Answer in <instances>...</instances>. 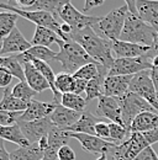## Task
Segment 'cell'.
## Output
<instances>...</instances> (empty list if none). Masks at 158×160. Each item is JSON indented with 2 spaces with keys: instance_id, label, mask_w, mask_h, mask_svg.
<instances>
[{
  "instance_id": "1",
  "label": "cell",
  "mask_w": 158,
  "mask_h": 160,
  "mask_svg": "<svg viewBox=\"0 0 158 160\" xmlns=\"http://www.w3.org/2000/svg\"><path fill=\"white\" fill-rule=\"evenodd\" d=\"M69 37L71 40L79 43L97 63L106 68L108 70H110L115 60V58L113 57L114 52H113L111 41L101 37L99 33H97L94 27H87L78 31H72Z\"/></svg>"
},
{
  "instance_id": "2",
  "label": "cell",
  "mask_w": 158,
  "mask_h": 160,
  "mask_svg": "<svg viewBox=\"0 0 158 160\" xmlns=\"http://www.w3.org/2000/svg\"><path fill=\"white\" fill-rule=\"evenodd\" d=\"M157 32L158 30L156 27L141 20L137 15H132L131 12H129L120 40L152 47Z\"/></svg>"
},
{
  "instance_id": "3",
  "label": "cell",
  "mask_w": 158,
  "mask_h": 160,
  "mask_svg": "<svg viewBox=\"0 0 158 160\" xmlns=\"http://www.w3.org/2000/svg\"><path fill=\"white\" fill-rule=\"evenodd\" d=\"M56 62L61 63L64 73L69 74H74L87 64L97 63L79 43L73 40L64 42V44L61 47V51L57 53Z\"/></svg>"
},
{
  "instance_id": "4",
  "label": "cell",
  "mask_w": 158,
  "mask_h": 160,
  "mask_svg": "<svg viewBox=\"0 0 158 160\" xmlns=\"http://www.w3.org/2000/svg\"><path fill=\"white\" fill-rule=\"evenodd\" d=\"M129 9L126 5L110 11L105 16L100 18V21L94 26V30H98L99 35L106 40L115 42L121 37L126 18L129 15ZM97 32V33H98Z\"/></svg>"
},
{
  "instance_id": "5",
  "label": "cell",
  "mask_w": 158,
  "mask_h": 160,
  "mask_svg": "<svg viewBox=\"0 0 158 160\" xmlns=\"http://www.w3.org/2000/svg\"><path fill=\"white\" fill-rule=\"evenodd\" d=\"M0 9H5L6 11H11L18 14L20 18H24L26 20H29L30 22H34L36 26H41V27H47L52 31H55L59 37L64 42L71 41V38L68 36H66L62 32V23H59L58 19L47 11H40V10H21L19 8L11 6L6 2H0Z\"/></svg>"
},
{
  "instance_id": "6",
  "label": "cell",
  "mask_w": 158,
  "mask_h": 160,
  "mask_svg": "<svg viewBox=\"0 0 158 160\" xmlns=\"http://www.w3.org/2000/svg\"><path fill=\"white\" fill-rule=\"evenodd\" d=\"M148 147H152L145 133H130L122 143L111 150L114 160H135Z\"/></svg>"
},
{
  "instance_id": "7",
  "label": "cell",
  "mask_w": 158,
  "mask_h": 160,
  "mask_svg": "<svg viewBox=\"0 0 158 160\" xmlns=\"http://www.w3.org/2000/svg\"><path fill=\"white\" fill-rule=\"evenodd\" d=\"M121 111H122V120L124 124L126 127V129H130V126L132 123V121L137 117L140 113L145 112V111H152V112H157L151 103H148L143 98L138 96L137 94L129 91L126 95H124L122 98L118 99ZM158 113V112H157Z\"/></svg>"
},
{
  "instance_id": "8",
  "label": "cell",
  "mask_w": 158,
  "mask_h": 160,
  "mask_svg": "<svg viewBox=\"0 0 158 160\" xmlns=\"http://www.w3.org/2000/svg\"><path fill=\"white\" fill-rule=\"evenodd\" d=\"M58 19L63 21V23L69 25L73 31L83 30L87 27H94L100 21L99 16L85 15L84 12L77 10L71 2L59 6Z\"/></svg>"
},
{
  "instance_id": "9",
  "label": "cell",
  "mask_w": 158,
  "mask_h": 160,
  "mask_svg": "<svg viewBox=\"0 0 158 160\" xmlns=\"http://www.w3.org/2000/svg\"><path fill=\"white\" fill-rule=\"evenodd\" d=\"M152 69V59L147 56L135 58H115L109 75H136L141 72Z\"/></svg>"
},
{
  "instance_id": "10",
  "label": "cell",
  "mask_w": 158,
  "mask_h": 160,
  "mask_svg": "<svg viewBox=\"0 0 158 160\" xmlns=\"http://www.w3.org/2000/svg\"><path fill=\"white\" fill-rule=\"evenodd\" d=\"M130 91L143 98L158 112L157 89L151 79L150 70H145V72H141L136 75H134V78L130 82Z\"/></svg>"
},
{
  "instance_id": "11",
  "label": "cell",
  "mask_w": 158,
  "mask_h": 160,
  "mask_svg": "<svg viewBox=\"0 0 158 160\" xmlns=\"http://www.w3.org/2000/svg\"><path fill=\"white\" fill-rule=\"evenodd\" d=\"M67 132V131H66ZM69 138H74L80 143L82 148L89 153L93 154H108L111 153L113 148H115L118 144L113 143V142H108L101 138H99L97 136H90V134H83V133H72V132H67Z\"/></svg>"
},
{
  "instance_id": "12",
  "label": "cell",
  "mask_w": 158,
  "mask_h": 160,
  "mask_svg": "<svg viewBox=\"0 0 158 160\" xmlns=\"http://www.w3.org/2000/svg\"><path fill=\"white\" fill-rule=\"evenodd\" d=\"M18 123H19L22 133L25 134V137L27 138V140L31 144L39 143L40 139L48 136L50 131L53 127V123H52L50 117H46V118L37 121H31V122L18 121Z\"/></svg>"
},
{
  "instance_id": "13",
  "label": "cell",
  "mask_w": 158,
  "mask_h": 160,
  "mask_svg": "<svg viewBox=\"0 0 158 160\" xmlns=\"http://www.w3.org/2000/svg\"><path fill=\"white\" fill-rule=\"evenodd\" d=\"M97 115L109 120L113 123H118V124H121L125 127L124 120H122V111H121L118 99H115V98H109V96L101 95L98 99Z\"/></svg>"
},
{
  "instance_id": "14",
  "label": "cell",
  "mask_w": 158,
  "mask_h": 160,
  "mask_svg": "<svg viewBox=\"0 0 158 160\" xmlns=\"http://www.w3.org/2000/svg\"><path fill=\"white\" fill-rule=\"evenodd\" d=\"M134 75H108L104 80V95L109 98H122L130 91Z\"/></svg>"
},
{
  "instance_id": "15",
  "label": "cell",
  "mask_w": 158,
  "mask_h": 160,
  "mask_svg": "<svg viewBox=\"0 0 158 160\" xmlns=\"http://www.w3.org/2000/svg\"><path fill=\"white\" fill-rule=\"evenodd\" d=\"M57 105L58 103H56V102H42V101L31 100L29 102L27 110L21 113L18 121L31 122V121H37L50 117L51 113L57 107Z\"/></svg>"
},
{
  "instance_id": "16",
  "label": "cell",
  "mask_w": 158,
  "mask_h": 160,
  "mask_svg": "<svg viewBox=\"0 0 158 160\" xmlns=\"http://www.w3.org/2000/svg\"><path fill=\"white\" fill-rule=\"evenodd\" d=\"M3 41V49L0 52L1 57L6 54H21L32 47V43L24 37V35L18 27H15V30Z\"/></svg>"
},
{
  "instance_id": "17",
  "label": "cell",
  "mask_w": 158,
  "mask_h": 160,
  "mask_svg": "<svg viewBox=\"0 0 158 160\" xmlns=\"http://www.w3.org/2000/svg\"><path fill=\"white\" fill-rule=\"evenodd\" d=\"M150 49L151 47L125 42L121 40L113 42V52L116 58H135V57L147 56Z\"/></svg>"
},
{
  "instance_id": "18",
  "label": "cell",
  "mask_w": 158,
  "mask_h": 160,
  "mask_svg": "<svg viewBox=\"0 0 158 160\" xmlns=\"http://www.w3.org/2000/svg\"><path fill=\"white\" fill-rule=\"evenodd\" d=\"M80 116H82L80 112L69 110V108H67L62 105H57L55 111L51 113L50 118L52 121L53 126H56L59 129L66 131L68 127L73 126L80 118Z\"/></svg>"
},
{
  "instance_id": "19",
  "label": "cell",
  "mask_w": 158,
  "mask_h": 160,
  "mask_svg": "<svg viewBox=\"0 0 158 160\" xmlns=\"http://www.w3.org/2000/svg\"><path fill=\"white\" fill-rule=\"evenodd\" d=\"M22 65H24V70H25L26 82L29 84V86L32 90H35L39 94L47 89H51L48 81L40 73L39 69L32 64V62L25 60V62H22Z\"/></svg>"
},
{
  "instance_id": "20",
  "label": "cell",
  "mask_w": 158,
  "mask_h": 160,
  "mask_svg": "<svg viewBox=\"0 0 158 160\" xmlns=\"http://www.w3.org/2000/svg\"><path fill=\"white\" fill-rule=\"evenodd\" d=\"M158 128V113L145 111L132 121L129 133H146Z\"/></svg>"
},
{
  "instance_id": "21",
  "label": "cell",
  "mask_w": 158,
  "mask_h": 160,
  "mask_svg": "<svg viewBox=\"0 0 158 160\" xmlns=\"http://www.w3.org/2000/svg\"><path fill=\"white\" fill-rule=\"evenodd\" d=\"M137 16L158 30V0H137Z\"/></svg>"
},
{
  "instance_id": "22",
  "label": "cell",
  "mask_w": 158,
  "mask_h": 160,
  "mask_svg": "<svg viewBox=\"0 0 158 160\" xmlns=\"http://www.w3.org/2000/svg\"><path fill=\"white\" fill-rule=\"evenodd\" d=\"M98 116L93 115L89 111H84L79 118L73 126L68 127L66 131L72 133H83V134H90L95 136V126L100 122Z\"/></svg>"
},
{
  "instance_id": "23",
  "label": "cell",
  "mask_w": 158,
  "mask_h": 160,
  "mask_svg": "<svg viewBox=\"0 0 158 160\" xmlns=\"http://www.w3.org/2000/svg\"><path fill=\"white\" fill-rule=\"evenodd\" d=\"M31 43H32V46H43V47H50L51 44L57 43L59 44V47H62L64 44V41L62 40L55 31H52L47 27L36 26Z\"/></svg>"
},
{
  "instance_id": "24",
  "label": "cell",
  "mask_w": 158,
  "mask_h": 160,
  "mask_svg": "<svg viewBox=\"0 0 158 160\" xmlns=\"http://www.w3.org/2000/svg\"><path fill=\"white\" fill-rule=\"evenodd\" d=\"M0 138L4 140H8L10 143H14L19 147H29L31 143L27 140L25 134L22 133L19 123H14L10 126H1L0 127Z\"/></svg>"
},
{
  "instance_id": "25",
  "label": "cell",
  "mask_w": 158,
  "mask_h": 160,
  "mask_svg": "<svg viewBox=\"0 0 158 160\" xmlns=\"http://www.w3.org/2000/svg\"><path fill=\"white\" fill-rule=\"evenodd\" d=\"M57 53L52 49H50L48 47H43V46H32L30 49H27L26 52L18 54V58L22 63L25 60L31 59H39L43 62H50V60H56Z\"/></svg>"
},
{
  "instance_id": "26",
  "label": "cell",
  "mask_w": 158,
  "mask_h": 160,
  "mask_svg": "<svg viewBox=\"0 0 158 160\" xmlns=\"http://www.w3.org/2000/svg\"><path fill=\"white\" fill-rule=\"evenodd\" d=\"M29 107V102L13 96L9 88L4 89L3 99L0 100V110L6 112H24Z\"/></svg>"
},
{
  "instance_id": "27",
  "label": "cell",
  "mask_w": 158,
  "mask_h": 160,
  "mask_svg": "<svg viewBox=\"0 0 158 160\" xmlns=\"http://www.w3.org/2000/svg\"><path fill=\"white\" fill-rule=\"evenodd\" d=\"M45 152L41 150L37 143H34L29 147H19L18 149L10 152L11 160H42Z\"/></svg>"
},
{
  "instance_id": "28",
  "label": "cell",
  "mask_w": 158,
  "mask_h": 160,
  "mask_svg": "<svg viewBox=\"0 0 158 160\" xmlns=\"http://www.w3.org/2000/svg\"><path fill=\"white\" fill-rule=\"evenodd\" d=\"M0 67H4L6 70L11 73L13 77L18 78L20 81H26L24 65L18 58V54H11L9 57L0 56Z\"/></svg>"
},
{
  "instance_id": "29",
  "label": "cell",
  "mask_w": 158,
  "mask_h": 160,
  "mask_svg": "<svg viewBox=\"0 0 158 160\" xmlns=\"http://www.w3.org/2000/svg\"><path fill=\"white\" fill-rule=\"evenodd\" d=\"M19 18L18 14L11 11L0 12V38H6L15 30Z\"/></svg>"
},
{
  "instance_id": "30",
  "label": "cell",
  "mask_w": 158,
  "mask_h": 160,
  "mask_svg": "<svg viewBox=\"0 0 158 160\" xmlns=\"http://www.w3.org/2000/svg\"><path fill=\"white\" fill-rule=\"evenodd\" d=\"M87 103L88 101L85 100L83 96H80L78 94H74V92H69V94H63L62 95V99H61V105L69 108V110H73V111H77L83 113L84 111H87Z\"/></svg>"
},
{
  "instance_id": "31",
  "label": "cell",
  "mask_w": 158,
  "mask_h": 160,
  "mask_svg": "<svg viewBox=\"0 0 158 160\" xmlns=\"http://www.w3.org/2000/svg\"><path fill=\"white\" fill-rule=\"evenodd\" d=\"M68 139H69V137H68V133L66 131L59 129L56 126H53L48 133V144H50L48 149L58 153L61 147L68 144Z\"/></svg>"
},
{
  "instance_id": "32",
  "label": "cell",
  "mask_w": 158,
  "mask_h": 160,
  "mask_svg": "<svg viewBox=\"0 0 158 160\" xmlns=\"http://www.w3.org/2000/svg\"><path fill=\"white\" fill-rule=\"evenodd\" d=\"M74 86H76V78L73 74L69 73H59L56 77V89L59 94H69L74 92Z\"/></svg>"
},
{
  "instance_id": "33",
  "label": "cell",
  "mask_w": 158,
  "mask_h": 160,
  "mask_svg": "<svg viewBox=\"0 0 158 160\" xmlns=\"http://www.w3.org/2000/svg\"><path fill=\"white\" fill-rule=\"evenodd\" d=\"M101 69H103V65H100L99 63H90V64H87V65L82 67L73 75L77 79L90 81V80L95 79L97 77H99V74L101 73Z\"/></svg>"
},
{
  "instance_id": "34",
  "label": "cell",
  "mask_w": 158,
  "mask_h": 160,
  "mask_svg": "<svg viewBox=\"0 0 158 160\" xmlns=\"http://www.w3.org/2000/svg\"><path fill=\"white\" fill-rule=\"evenodd\" d=\"M11 94H13V96H15V98H18L22 101H26V102L35 100V96L37 95V92L35 90H32L26 81H19L13 88Z\"/></svg>"
},
{
  "instance_id": "35",
  "label": "cell",
  "mask_w": 158,
  "mask_h": 160,
  "mask_svg": "<svg viewBox=\"0 0 158 160\" xmlns=\"http://www.w3.org/2000/svg\"><path fill=\"white\" fill-rule=\"evenodd\" d=\"M109 128H110V137H111V142L113 143H116L120 144L122 143L124 140L129 137V131L118 123H113V122H109Z\"/></svg>"
},
{
  "instance_id": "36",
  "label": "cell",
  "mask_w": 158,
  "mask_h": 160,
  "mask_svg": "<svg viewBox=\"0 0 158 160\" xmlns=\"http://www.w3.org/2000/svg\"><path fill=\"white\" fill-rule=\"evenodd\" d=\"M59 0H37L36 5L32 10H40V11H47L53 14L58 19V10H59ZM59 20V19H58Z\"/></svg>"
},
{
  "instance_id": "37",
  "label": "cell",
  "mask_w": 158,
  "mask_h": 160,
  "mask_svg": "<svg viewBox=\"0 0 158 160\" xmlns=\"http://www.w3.org/2000/svg\"><path fill=\"white\" fill-rule=\"evenodd\" d=\"M22 112H6L0 110V126H10L16 123Z\"/></svg>"
},
{
  "instance_id": "38",
  "label": "cell",
  "mask_w": 158,
  "mask_h": 160,
  "mask_svg": "<svg viewBox=\"0 0 158 160\" xmlns=\"http://www.w3.org/2000/svg\"><path fill=\"white\" fill-rule=\"evenodd\" d=\"M95 136L101 138L104 140L111 142V137H110V128H109V123L100 121L98 124L95 126Z\"/></svg>"
},
{
  "instance_id": "39",
  "label": "cell",
  "mask_w": 158,
  "mask_h": 160,
  "mask_svg": "<svg viewBox=\"0 0 158 160\" xmlns=\"http://www.w3.org/2000/svg\"><path fill=\"white\" fill-rule=\"evenodd\" d=\"M37 0H8L6 4L19 8L21 10H32L34 6L36 5Z\"/></svg>"
},
{
  "instance_id": "40",
  "label": "cell",
  "mask_w": 158,
  "mask_h": 160,
  "mask_svg": "<svg viewBox=\"0 0 158 160\" xmlns=\"http://www.w3.org/2000/svg\"><path fill=\"white\" fill-rule=\"evenodd\" d=\"M77 155L74 153V150L67 144L61 147L58 150V160H76Z\"/></svg>"
},
{
  "instance_id": "41",
  "label": "cell",
  "mask_w": 158,
  "mask_h": 160,
  "mask_svg": "<svg viewBox=\"0 0 158 160\" xmlns=\"http://www.w3.org/2000/svg\"><path fill=\"white\" fill-rule=\"evenodd\" d=\"M13 78L14 77L11 75V73L9 70H6L4 67H0V88L6 89L11 84Z\"/></svg>"
},
{
  "instance_id": "42",
  "label": "cell",
  "mask_w": 158,
  "mask_h": 160,
  "mask_svg": "<svg viewBox=\"0 0 158 160\" xmlns=\"http://www.w3.org/2000/svg\"><path fill=\"white\" fill-rule=\"evenodd\" d=\"M135 160H158V155L156 154V152L153 150L152 147H148Z\"/></svg>"
},
{
  "instance_id": "43",
  "label": "cell",
  "mask_w": 158,
  "mask_h": 160,
  "mask_svg": "<svg viewBox=\"0 0 158 160\" xmlns=\"http://www.w3.org/2000/svg\"><path fill=\"white\" fill-rule=\"evenodd\" d=\"M104 2H105V0H85V1H84L83 11H84V12H88L89 10H92V9H94V8L101 6Z\"/></svg>"
},
{
  "instance_id": "44",
  "label": "cell",
  "mask_w": 158,
  "mask_h": 160,
  "mask_svg": "<svg viewBox=\"0 0 158 160\" xmlns=\"http://www.w3.org/2000/svg\"><path fill=\"white\" fill-rule=\"evenodd\" d=\"M74 78H76V77H74ZM87 85H88V81H85V80H82V79H77V78H76L74 94H78V95H80L82 92H85Z\"/></svg>"
},
{
  "instance_id": "45",
  "label": "cell",
  "mask_w": 158,
  "mask_h": 160,
  "mask_svg": "<svg viewBox=\"0 0 158 160\" xmlns=\"http://www.w3.org/2000/svg\"><path fill=\"white\" fill-rule=\"evenodd\" d=\"M0 160H11L10 153L5 148V140L0 138Z\"/></svg>"
},
{
  "instance_id": "46",
  "label": "cell",
  "mask_w": 158,
  "mask_h": 160,
  "mask_svg": "<svg viewBox=\"0 0 158 160\" xmlns=\"http://www.w3.org/2000/svg\"><path fill=\"white\" fill-rule=\"evenodd\" d=\"M156 56H158V32H157L156 38H155V42H153V44H152V47H151V49H150V52H148V54H147V57L152 59V58L156 57Z\"/></svg>"
},
{
  "instance_id": "47",
  "label": "cell",
  "mask_w": 158,
  "mask_h": 160,
  "mask_svg": "<svg viewBox=\"0 0 158 160\" xmlns=\"http://www.w3.org/2000/svg\"><path fill=\"white\" fill-rule=\"evenodd\" d=\"M125 2H126V6H127L129 11L132 15H137V8H136L137 0H125Z\"/></svg>"
},
{
  "instance_id": "48",
  "label": "cell",
  "mask_w": 158,
  "mask_h": 160,
  "mask_svg": "<svg viewBox=\"0 0 158 160\" xmlns=\"http://www.w3.org/2000/svg\"><path fill=\"white\" fill-rule=\"evenodd\" d=\"M150 74H151V79L158 91V67H152V69L150 70Z\"/></svg>"
},
{
  "instance_id": "49",
  "label": "cell",
  "mask_w": 158,
  "mask_h": 160,
  "mask_svg": "<svg viewBox=\"0 0 158 160\" xmlns=\"http://www.w3.org/2000/svg\"><path fill=\"white\" fill-rule=\"evenodd\" d=\"M39 144V147L41 148V150H43L45 153L48 150V148H50V144H48V136H46V137H43L42 139H40V142L37 143Z\"/></svg>"
},
{
  "instance_id": "50",
  "label": "cell",
  "mask_w": 158,
  "mask_h": 160,
  "mask_svg": "<svg viewBox=\"0 0 158 160\" xmlns=\"http://www.w3.org/2000/svg\"><path fill=\"white\" fill-rule=\"evenodd\" d=\"M97 160H108V157H106V154H101V155H99Z\"/></svg>"
},
{
  "instance_id": "51",
  "label": "cell",
  "mask_w": 158,
  "mask_h": 160,
  "mask_svg": "<svg viewBox=\"0 0 158 160\" xmlns=\"http://www.w3.org/2000/svg\"><path fill=\"white\" fill-rule=\"evenodd\" d=\"M71 2V0H59V4L61 5H64V4H69Z\"/></svg>"
},
{
  "instance_id": "52",
  "label": "cell",
  "mask_w": 158,
  "mask_h": 160,
  "mask_svg": "<svg viewBox=\"0 0 158 160\" xmlns=\"http://www.w3.org/2000/svg\"><path fill=\"white\" fill-rule=\"evenodd\" d=\"M3 43H4V41H3V38H0V52L3 49Z\"/></svg>"
},
{
  "instance_id": "53",
  "label": "cell",
  "mask_w": 158,
  "mask_h": 160,
  "mask_svg": "<svg viewBox=\"0 0 158 160\" xmlns=\"http://www.w3.org/2000/svg\"><path fill=\"white\" fill-rule=\"evenodd\" d=\"M157 101H158V91H157Z\"/></svg>"
},
{
  "instance_id": "54",
  "label": "cell",
  "mask_w": 158,
  "mask_h": 160,
  "mask_svg": "<svg viewBox=\"0 0 158 160\" xmlns=\"http://www.w3.org/2000/svg\"><path fill=\"white\" fill-rule=\"evenodd\" d=\"M0 127H1V126H0Z\"/></svg>"
}]
</instances>
